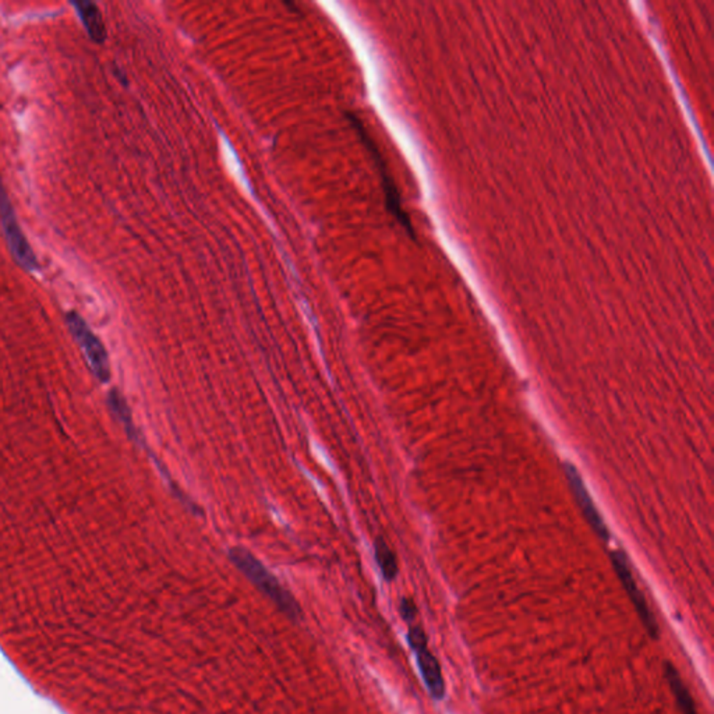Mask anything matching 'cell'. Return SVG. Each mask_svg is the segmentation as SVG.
I'll use <instances>...</instances> for the list:
<instances>
[{
    "label": "cell",
    "mask_w": 714,
    "mask_h": 714,
    "mask_svg": "<svg viewBox=\"0 0 714 714\" xmlns=\"http://www.w3.org/2000/svg\"><path fill=\"white\" fill-rule=\"evenodd\" d=\"M230 559L233 564L243 572V574L258 587V589L270 597L282 611L292 618H298L300 615L298 604L295 599L290 596L282 585L277 581V578L265 568L252 553L245 550L242 547H235L229 551Z\"/></svg>",
    "instance_id": "obj_1"
},
{
    "label": "cell",
    "mask_w": 714,
    "mask_h": 714,
    "mask_svg": "<svg viewBox=\"0 0 714 714\" xmlns=\"http://www.w3.org/2000/svg\"><path fill=\"white\" fill-rule=\"evenodd\" d=\"M348 119L349 121H351L352 128L356 130L357 136L361 137L364 146H366V148L369 149L370 156H373V161L376 162V166L379 168V176H381L382 187H384V194H386L387 209H388V211L394 215L395 219H397V221L399 222V224H401L405 229H406V232L409 233L410 237H415L414 227H412V224H410L409 217H407L404 207H402L399 192H397V186H395L394 179H392L391 174H389L388 166H387L386 161H384V158H382L379 147H377L376 143H374L373 138H371V136H370L366 126L363 125V121H361V119L357 118V116H354L353 113L351 112L348 113Z\"/></svg>",
    "instance_id": "obj_2"
},
{
    "label": "cell",
    "mask_w": 714,
    "mask_h": 714,
    "mask_svg": "<svg viewBox=\"0 0 714 714\" xmlns=\"http://www.w3.org/2000/svg\"><path fill=\"white\" fill-rule=\"evenodd\" d=\"M410 647L416 653L417 665L420 673L424 678L425 685L429 688L433 698L442 701L445 696L444 677H442V667L438 665L437 658L427 649V638L420 627H412L409 630Z\"/></svg>",
    "instance_id": "obj_3"
},
{
    "label": "cell",
    "mask_w": 714,
    "mask_h": 714,
    "mask_svg": "<svg viewBox=\"0 0 714 714\" xmlns=\"http://www.w3.org/2000/svg\"><path fill=\"white\" fill-rule=\"evenodd\" d=\"M0 217H2V222H4V235H6V240L9 243L13 257L25 270H35L37 268V260H35L34 253H32L29 242L22 237L16 215L13 212L9 197L4 193L2 184H0Z\"/></svg>",
    "instance_id": "obj_4"
},
{
    "label": "cell",
    "mask_w": 714,
    "mask_h": 714,
    "mask_svg": "<svg viewBox=\"0 0 714 714\" xmlns=\"http://www.w3.org/2000/svg\"><path fill=\"white\" fill-rule=\"evenodd\" d=\"M611 558L612 566H614L618 578H620V581L624 585L628 596H629V599L634 602L635 609H637L638 614H639L643 624L647 627V632H649L653 638H657L658 627L655 620V615L650 611L647 599H645L639 587H638L634 575H632V571H630L629 566H628L627 557H625L621 551H614Z\"/></svg>",
    "instance_id": "obj_5"
},
{
    "label": "cell",
    "mask_w": 714,
    "mask_h": 714,
    "mask_svg": "<svg viewBox=\"0 0 714 714\" xmlns=\"http://www.w3.org/2000/svg\"><path fill=\"white\" fill-rule=\"evenodd\" d=\"M566 472L567 477H568L569 480V485H571L572 491H574L575 498H576L579 506H581L582 513H584V515L586 516L590 525H592V528L594 529V531L599 534L600 538H602L604 541L609 540V529H607L606 523H604L602 516H600L599 511H597L594 500L590 498L589 493H587L586 487H585L584 480H582L581 476H579V473L576 472V469H575L574 466L569 465V463H567L566 465Z\"/></svg>",
    "instance_id": "obj_6"
},
{
    "label": "cell",
    "mask_w": 714,
    "mask_h": 714,
    "mask_svg": "<svg viewBox=\"0 0 714 714\" xmlns=\"http://www.w3.org/2000/svg\"><path fill=\"white\" fill-rule=\"evenodd\" d=\"M68 321H70V326H72L73 333L83 342V345H85V351H87L88 357H90V361L91 364H93V369L95 370V373H97V376L100 377L101 379H103V381H108V359H106L105 352H103L100 342L90 333V329L87 328L85 321L81 320L77 316H75V314L70 316Z\"/></svg>",
    "instance_id": "obj_7"
},
{
    "label": "cell",
    "mask_w": 714,
    "mask_h": 714,
    "mask_svg": "<svg viewBox=\"0 0 714 714\" xmlns=\"http://www.w3.org/2000/svg\"><path fill=\"white\" fill-rule=\"evenodd\" d=\"M665 674H667L668 683H670L671 690L674 692L675 699H677L678 706H680V710L683 711V714H698L695 702H693L690 691H688L685 683L681 680L678 671L675 670L670 663L665 665Z\"/></svg>",
    "instance_id": "obj_8"
},
{
    "label": "cell",
    "mask_w": 714,
    "mask_h": 714,
    "mask_svg": "<svg viewBox=\"0 0 714 714\" xmlns=\"http://www.w3.org/2000/svg\"><path fill=\"white\" fill-rule=\"evenodd\" d=\"M76 9L78 10L81 20L85 22V29L90 32L91 38L97 42H103L105 40V25L103 22V16H101L100 9L94 4H76Z\"/></svg>",
    "instance_id": "obj_9"
},
{
    "label": "cell",
    "mask_w": 714,
    "mask_h": 714,
    "mask_svg": "<svg viewBox=\"0 0 714 714\" xmlns=\"http://www.w3.org/2000/svg\"><path fill=\"white\" fill-rule=\"evenodd\" d=\"M376 559L379 562V569L387 581L395 579L397 574V557L392 553L388 544L382 539L376 541Z\"/></svg>",
    "instance_id": "obj_10"
},
{
    "label": "cell",
    "mask_w": 714,
    "mask_h": 714,
    "mask_svg": "<svg viewBox=\"0 0 714 714\" xmlns=\"http://www.w3.org/2000/svg\"><path fill=\"white\" fill-rule=\"evenodd\" d=\"M401 612L402 615H404L405 620H407V621L414 620L415 615H416V606H415V602H412V600H402Z\"/></svg>",
    "instance_id": "obj_11"
}]
</instances>
